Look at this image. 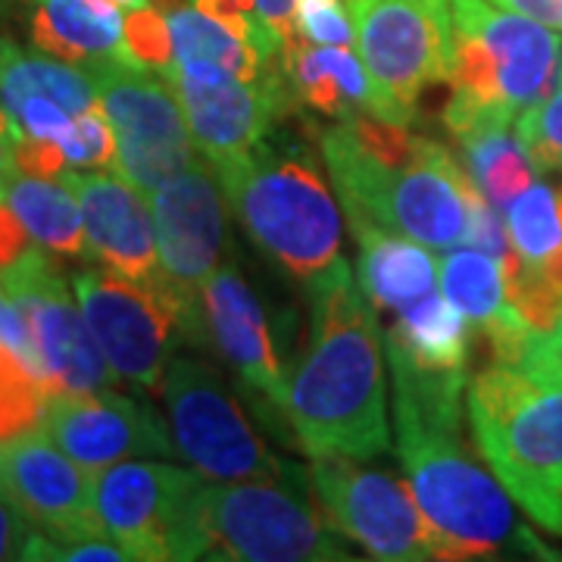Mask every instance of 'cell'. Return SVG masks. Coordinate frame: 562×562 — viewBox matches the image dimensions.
Segmentation results:
<instances>
[{
  "label": "cell",
  "mask_w": 562,
  "mask_h": 562,
  "mask_svg": "<svg viewBox=\"0 0 562 562\" xmlns=\"http://www.w3.org/2000/svg\"><path fill=\"white\" fill-rule=\"evenodd\" d=\"M387 366L394 375L397 450L422 513L441 541V560L550 557L519 525L497 475L469 447L462 428L465 372L422 369L391 341Z\"/></svg>",
  "instance_id": "1"
},
{
  "label": "cell",
  "mask_w": 562,
  "mask_h": 562,
  "mask_svg": "<svg viewBox=\"0 0 562 562\" xmlns=\"http://www.w3.org/2000/svg\"><path fill=\"white\" fill-rule=\"evenodd\" d=\"M284 422L310 457L366 462L391 447L379 322L344 260L310 288V341L288 375Z\"/></svg>",
  "instance_id": "2"
},
{
  "label": "cell",
  "mask_w": 562,
  "mask_h": 562,
  "mask_svg": "<svg viewBox=\"0 0 562 562\" xmlns=\"http://www.w3.org/2000/svg\"><path fill=\"white\" fill-rule=\"evenodd\" d=\"M472 438L506 494L562 535V344L531 331L513 360L469 384Z\"/></svg>",
  "instance_id": "3"
},
{
  "label": "cell",
  "mask_w": 562,
  "mask_h": 562,
  "mask_svg": "<svg viewBox=\"0 0 562 562\" xmlns=\"http://www.w3.org/2000/svg\"><path fill=\"white\" fill-rule=\"evenodd\" d=\"M247 235L306 291L341 257V213L306 144L284 135L213 166Z\"/></svg>",
  "instance_id": "4"
},
{
  "label": "cell",
  "mask_w": 562,
  "mask_h": 562,
  "mask_svg": "<svg viewBox=\"0 0 562 562\" xmlns=\"http://www.w3.org/2000/svg\"><path fill=\"white\" fill-rule=\"evenodd\" d=\"M350 228L379 225L425 247H462L469 232V169L443 144L422 138L406 160H382L338 122L319 135Z\"/></svg>",
  "instance_id": "5"
},
{
  "label": "cell",
  "mask_w": 562,
  "mask_h": 562,
  "mask_svg": "<svg viewBox=\"0 0 562 562\" xmlns=\"http://www.w3.org/2000/svg\"><path fill=\"white\" fill-rule=\"evenodd\" d=\"M306 472L291 465L269 482L203 484L206 560L338 562L350 560L341 531L306 497Z\"/></svg>",
  "instance_id": "6"
},
{
  "label": "cell",
  "mask_w": 562,
  "mask_h": 562,
  "mask_svg": "<svg viewBox=\"0 0 562 562\" xmlns=\"http://www.w3.org/2000/svg\"><path fill=\"white\" fill-rule=\"evenodd\" d=\"M201 472L122 460L98 472L94 509L128 560H206Z\"/></svg>",
  "instance_id": "7"
},
{
  "label": "cell",
  "mask_w": 562,
  "mask_h": 562,
  "mask_svg": "<svg viewBox=\"0 0 562 562\" xmlns=\"http://www.w3.org/2000/svg\"><path fill=\"white\" fill-rule=\"evenodd\" d=\"M116 132L113 172L144 198L203 162L172 81L128 60L85 66Z\"/></svg>",
  "instance_id": "8"
},
{
  "label": "cell",
  "mask_w": 562,
  "mask_h": 562,
  "mask_svg": "<svg viewBox=\"0 0 562 562\" xmlns=\"http://www.w3.org/2000/svg\"><path fill=\"white\" fill-rule=\"evenodd\" d=\"M162 403L179 457L213 482H269L291 465L276 460L250 428L238 401L210 362L172 357L162 375Z\"/></svg>",
  "instance_id": "9"
},
{
  "label": "cell",
  "mask_w": 562,
  "mask_h": 562,
  "mask_svg": "<svg viewBox=\"0 0 562 562\" xmlns=\"http://www.w3.org/2000/svg\"><path fill=\"white\" fill-rule=\"evenodd\" d=\"M310 482L331 525L369 557L387 562L441 560V541L409 484L353 457H313Z\"/></svg>",
  "instance_id": "10"
},
{
  "label": "cell",
  "mask_w": 562,
  "mask_h": 562,
  "mask_svg": "<svg viewBox=\"0 0 562 562\" xmlns=\"http://www.w3.org/2000/svg\"><path fill=\"white\" fill-rule=\"evenodd\" d=\"M76 301L113 375L140 391H160L181 335L176 303L162 284L128 279L113 269H85L72 281Z\"/></svg>",
  "instance_id": "11"
},
{
  "label": "cell",
  "mask_w": 562,
  "mask_h": 562,
  "mask_svg": "<svg viewBox=\"0 0 562 562\" xmlns=\"http://www.w3.org/2000/svg\"><path fill=\"white\" fill-rule=\"evenodd\" d=\"M222 194L216 169H203V162L150 194L160 284L179 310L181 335L194 344L210 341L201 288L220 269L225 250L228 222Z\"/></svg>",
  "instance_id": "12"
},
{
  "label": "cell",
  "mask_w": 562,
  "mask_h": 562,
  "mask_svg": "<svg viewBox=\"0 0 562 562\" xmlns=\"http://www.w3.org/2000/svg\"><path fill=\"white\" fill-rule=\"evenodd\" d=\"M366 69L413 120L425 88L453 72V0H347Z\"/></svg>",
  "instance_id": "13"
},
{
  "label": "cell",
  "mask_w": 562,
  "mask_h": 562,
  "mask_svg": "<svg viewBox=\"0 0 562 562\" xmlns=\"http://www.w3.org/2000/svg\"><path fill=\"white\" fill-rule=\"evenodd\" d=\"M0 284L29 319L54 394L103 391L116 382L81 306H76L79 301H72L66 281L50 269L44 250L29 247L10 269L0 272Z\"/></svg>",
  "instance_id": "14"
},
{
  "label": "cell",
  "mask_w": 562,
  "mask_h": 562,
  "mask_svg": "<svg viewBox=\"0 0 562 562\" xmlns=\"http://www.w3.org/2000/svg\"><path fill=\"white\" fill-rule=\"evenodd\" d=\"M0 497L54 541L110 538L94 509V479L38 428L0 441Z\"/></svg>",
  "instance_id": "15"
},
{
  "label": "cell",
  "mask_w": 562,
  "mask_h": 562,
  "mask_svg": "<svg viewBox=\"0 0 562 562\" xmlns=\"http://www.w3.org/2000/svg\"><path fill=\"white\" fill-rule=\"evenodd\" d=\"M41 428L91 475L132 457H176V438L154 406L103 391H57Z\"/></svg>",
  "instance_id": "16"
},
{
  "label": "cell",
  "mask_w": 562,
  "mask_h": 562,
  "mask_svg": "<svg viewBox=\"0 0 562 562\" xmlns=\"http://www.w3.org/2000/svg\"><path fill=\"white\" fill-rule=\"evenodd\" d=\"M166 79L179 91L194 144L210 166L254 150L262 138L272 135L276 120H281L291 110V103L297 101L291 81L284 76V63L281 69L257 81L228 72L188 76L179 69H172Z\"/></svg>",
  "instance_id": "17"
},
{
  "label": "cell",
  "mask_w": 562,
  "mask_h": 562,
  "mask_svg": "<svg viewBox=\"0 0 562 562\" xmlns=\"http://www.w3.org/2000/svg\"><path fill=\"white\" fill-rule=\"evenodd\" d=\"M201 301L206 338L220 347L225 362L235 369L247 397L260 406L262 419L284 422L288 375L281 369L269 322L250 284L235 266H220L203 281Z\"/></svg>",
  "instance_id": "18"
},
{
  "label": "cell",
  "mask_w": 562,
  "mask_h": 562,
  "mask_svg": "<svg viewBox=\"0 0 562 562\" xmlns=\"http://www.w3.org/2000/svg\"><path fill=\"white\" fill-rule=\"evenodd\" d=\"M57 179L76 194L85 222V241L91 260L128 279L160 281V254L154 235L150 201L120 172L72 169L66 166Z\"/></svg>",
  "instance_id": "19"
},
{
  "label": "cell",
  "mask_w": 562,
  "mask_h": 562,
  "mask_svg": "<svg viewBox=\"0 0 562 562\" xmlns=\"http://www.w3.org/2000/svg\"><path fill=\"white\" fill-rule=\"evenodd\" d=\"M453 29L482 41L501 69L503 98L519 116L541 103L562 79V38L557 29L491 0H453Z\"/></svg>",
  "instance_id": "20"
},
{
  "label": "cell",
  "mask_w": 562,
  "mask_h": 562,
  "mask_svg": "<svg viewBox=\"0 0 562 562\" xmlns=\"http://www.w3.org/2000/svg\"><path fill=\"white\" fill-rule=\"evenodd\" d=\"M29 3H32L29 41L35 50L76 66L128 60L125 7L120 0H29Z\"/></svg>",
  "instance_id": "21"
},
{
  "label": "cell",
  "mask_w": 562,
  "mask_h": 562,
  "mask_svg": "<svg viewBox=\"0 0 562 562\" xmlns=\"http://www.w3.org/2000/svg\"><path fill=\"white\" fill-rule=\"evenodd\" d=\"M353 235L360 241V288L372 306L403 310L431 294L441 281L438 262L425 244L379 225H360Z\"/></svg>",
  "instance_id": "22"
},
{
  "label": "cell",
  "mask_w": 562,
  "mask_h": 562,
  "mask_svg": "<svg viewBox=\"0 0 562 562\" xmlns=\"http://www.w3.org/2000/svg\"><path fill=\"white\" fill-rule=\"evenodd\" d=\"M29 101H54L72 116L98 106V88L85 66L57 60L44 50H22L0 38V106L13 120Z\"/></svg>",
  "instance_id": "23"
},
{
  "label": "cell",
  "mask_w": 562,
  "mask_h": 562,
  "mask_svg": "<svg viewBox=\"0 0 562 562\" xmlns=\"http://www.w3.org/2000/svg\"><path fill=\"white\" fill-rule=\"evenodd\" d=\"M469 319L443 294H425L422 301L397 310L387 341L401 347L409 360L431 372H465L469 357Z\"/></svg>",
  "instance_id": "24"
},
{
  "label": "cell",
  "mask_w": 562,
  "mask_h": 562,
  "mask_svg": "<svg viewBox=\"0 0 562 562\" xmlns=\"http://www.w3.org/2000/svg\"><path fill=\"white\" fill-rule=\"evenodd\" d=\"M3 203L20 216L32 241L44 250L60 254V257L88 254L79 201L60 179L29 176V172L16 169V176L3 191Z\"/></svg>",
  "instance_id": "25"
},
{
  "label": "cell",
  "mask_w": 562,
  "mask_h": 562,
  "mask_svg": "<svg viewBox=\"0 0 562 562\" xmlns=\"http://www.w3.org/2000/svg\"><path fill=\"white\" fill-rule=\"evenodd\" d=\"M513 122H482L479 128L457 138L465 150L469 176L484 191L494 206H509L535 181V162L522 147V140L509 135Z\"/></svg>",
  "instance_id": "26"
},
{
  "label": "cell",
  "mask_w": 562,
  "mask_h": 562,
  "mask_svg": "<svg viewBox=\"0 0 562 562\" xmlns=\"http://www.w3.org/2000/svg\"><path fill=\"white\" fill-rule=\"evenodd\" d=\"M438 279L443 297L482 331L513 313V303L506 297L503 260L487 250L469 247L447 254L438 260Z\"/></svg>",
  "instance_id": "27"
},
{
  "label": "cell",
  "mask_w": 562,
  "mask_h": 562,
  "mask_svg": "<svg viewBox=\"0 0 562 562\" xmlns=\"http://www.w3.org/2000/svg\"><path fill=\"white\" fill-rule=\"evenodd\" d=\"M509 216V241L516 254L531 262L553 257L562 247V216L557 188L531 181L516 201L506 206Z\"/></svg>",
  "instance_id": "28"
},
{
  "label": "cell",
  "mask_w": 562,
  "mask_h": 562,
  "mask_svg": "<svg viewBox=\"0 0 562 562\" xmlns=\"http://www.w3.org/2000/svg\"><path fill=\"white\" fill-rule=\"evenodd\" d=\"M50 397L54 387L38 379L10 347L0 344V441L41 425Z\"/></svg>",
  "instance_id": "29"
},
{
  "label": "cell",
  "mask_w": 562,
  "mask_h": 562,
  "mask_svg": "<svg viewBox=\"0 0 562 562\" xmlns=\"http://www.w3.org/2000/svg\"><path fill=\"white\" fill-rule=\"evenodd\" d=\"M516 138L538 172H562V79L541 103L519 113Z\"/></svg>",
  "instance_id": "30"
},
{
  "label": "cell",
  "mask_w": 562,
  "mask_h": 562,
  "mask_svg": "<svg viewBox=\"0 0 562 562\" xmlns=\"http://www.w3.org/2000/svg\"><path fill=\"white\" fill-rule=\"evenodd\" d=\"M125 50L128 60L144 69L169 76L172 69V32L166 13L154 3L125 10Z\"/></svg>",
  "instance_id": "31"
},
{
  "label": "cell",
  "mask_w": 562,
  "mask_h": 562,
  "mask_svg": "<svg viewBox=\"0 0 562 562\" xmlns=\"http://www.w3.org/2000/svg\"><path fill=\"white\" fill-rule=\"evenodd\" d=\"M57 144L72 169H103L116 160V132L103 103L79 113Z\"/></svg>",
  "instance_id": "32"
},
{
  "label": "cell",
  "mask_w": 562,
  "mask_h": 562,
  "mask_svg": "<svg viewBox=\"0 0 562 562\" xmlns=\"http://www.w3.org/2000/svg\"><path fill=\"white\" fill-rule=\"evenodd\" d=\"M294 29L301 38L313 44H331V47L357 44V25L347 0H297Z\"/></svg>",
  "instance_id": "33"
},
{
  "label": "cell",
  "mask_w": 562,
  "mask_h": 562,
  "mask_svg": "<svg viewBox=\"0 0 562 562\" xmlns=\"http://www.w3.org/2000/svg\"><path fill=\"white\" fill-rule=\"evenodd\" d=\"M0 344L10 347V350L38 375V379L47 382V369H44V360H41L35 335H32V328H29V319H25L20 303L10 297V291H7L3 284H0Z\"/></svg>",
  "instance_id": "34"
},
{
  "label": "cell",
  "mask_w": 562,
  "mask_h": 562,
  "mask_svg": "<svg viewBox=\"0 0 562 562\" xmlns=\"http://www.w3.org/2000/svg\"><path fill=\"white\" fill-rule=\"evenodd\" d=\"M66 154L57 140L44 138H16V169L29 176H44V179H57L66 169Z\"/></svg>",
  "instance_id": "35"
},
{
  "label": "cell",
  "mask_w": 562,
  "mask_h": 562,
  "mask_svg": "<svg viewBox=\"0 0 562 562\" xmlns=\"http://www.w3.org/2000/svg\"><path fill=\"white\" fill-rule=\"evenodd\" d=\"M38 528L22 516L13 503L0 497V562L29 560V550Z\"/></svg>",
  "instance_id": "36"
},
{
  "label": "cell",
  "mask_w": 562,
  "mask_h": 562,
  "mask_svg": "<svg viewBox=\"0 0 562 562\" xmlns=\"http://www.w3.org/2000/svg\"><path fill=\"white\" fill-rule=\"evenodd\" d=\"M29 238H32V235L25 232V225L20 222V216H16L7 203H0V272L10 269V266L20 260L22 254L32 247Z\"/></svg>",
  "instance_id": "37"
},
{
  "label": "cell",
  "mask_w": 562,
  "mask_h": 562,
  "mask_svg": "<svg viewBox=\"0 0 562 562\" xmlns=\"http://www.w3.org/2000/svg\"><path fill=\"white\" fill-rule=\"evenodd\" d=\"M247 3L254 7V13L260 16L262 25L284 41V47L297 38V29H294V7H297V0H247Z\"/></svg>",
  "instance_id": "38"
},
{
  "label": "cell",
  "mask_w": 562,
  "mask_h": 562,
  "mask_svg": "<svg viewBox=\"0 0 562 562\" xmlns=\"http://www.w3.org/2000/svg\"><path fill=\"white\" fill-rule=\"evenodd\" d=\"M503 10L522 13L528 20H538L550 29H562V0H491Z\"/></svg>",
  "instance_id": "39"
},
{
  "label": "cell",
  "mask_w": 562,
  "mask_h": 562,
  "mask_svg": "<svg viewBox=\"0 0 562 562\" xmlns=\"http://www.w3.org/2000/svg\"><path fill=\"white\" fill-rule=\"evenodd\" d=\"M13 176H16V128L7 116V110L0 106V203Z\"/></svg>",
  "instance_id": "40"
},
{
  "label": "cell",
  "mask_w": 562,
  "mask_h": 562,
  "mask_svg": "<svg viewBox=\"0 0 562 562\" xmlns=\"http://www.w3.org/2000/svg\"><path fill=\"white\" fill-rule=\"evenodd\" d=\"M120 3L125 10H132V7H144V3H150V0H120Z\"/></svg>",
  "instance_id": "41"
},
{
  "label": "cell",
  "mask_w": 562,
  "mask_h": 562,
  "mask_svg": "<svg viewBox=\"0 0 562 562\" xmlns=\"http://www.w3.org/2000/svg\"><path fill=\"white\" fill-rule=\"evenodd\" d=\"M557 198H560V216H562V184L557 188Z\"/></svg>",
  "instance_id": "42"
}]
</instances>
